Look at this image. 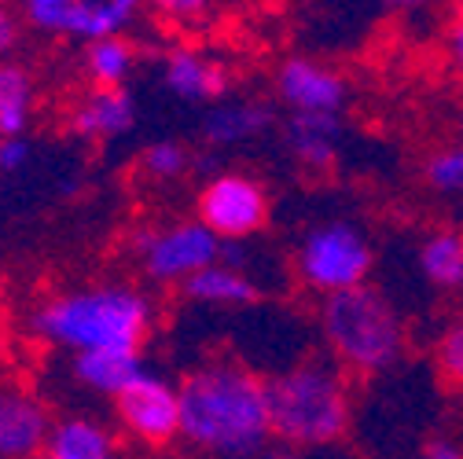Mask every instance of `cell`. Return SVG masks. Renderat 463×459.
<instances>
[{
    "label": "cell",
    "mask_w": 463,
    "mask_h": 459,
    "mask_svg": "<svg viewBox=\"0 0 463 459\" xmlns=\"http://www.w3.org/2000/svg\"><path fill=\"white\" fill-rule=\"evenodd\" d=\"M181 434L228 459H250L272 437L265 379L243 364L217 361L192 371L181 386Z\"/></svg>",
    "instance_id": "6da1fadb"
},
{
    "label": "cell",
    "mask_w": 463,
    "mask_h": 459,
    "mask_svg": "<svg viewBox=\"0 0 463 459\" xmlns=\"http://www.w3.org/2000/svg\"><path fill=\"white\" fill-rule=\"evenodd\" d=\"M151 327V302L133 286L110 283L60 295L33 313V331L60 350L78 353H140Z\"/></svg>",
    "instance_id": "7a4b0ae2"
},
{
    "label": "cell",
    "mask_w": 463,
    "mask_h": 459,
    "mask_svg": "<svg viewBox=\"0 0 463 459\" xmlns=\"http://www.w3.org/2000/svg\"><path fill=\"white\" fill-rule=\"evenodd\" d=\"M272 437L295 448H327L350 426V393L331 361H302L265 379Z\"/></svg>",
    "instance_id": "3957f363"
},
{
    "label": "cell",
    "mask_w": 463,
    "mask_h": 459,
    "mask_svg": "<svg viewBox=\"0 0 463 459\" xmlns=\"http://www.w3.org/2000/svg\"><path fill=\"white\" fill-rule=\"evenodd\" d=\"M320 331L335 361L361 375L386 371L390 364H397L404 350V323L397 309L383 291H375L368 283L324 298Z\"/></svg>",
    "instance_id": "277c9868"
},
{
    "label": "cell",
    "mask_w": 463,
    "mask_h": 459,
    "mask_svg": "<svg viewBox=\"0 0 463 459\" xmlns=\"http://www.w3.org/2000/svg\"><path fill=\"white\" fill-rule=\"evenodd\" d=\"M372 261V247L354 220H324L309 228L295 254L302 283L320 291L324 298L364 286Z\"/></svg>",
    "instance_id": "5b68a950"
},
{
    "label": "cell",
    "mask_w": 463,
    "mask_h": 459,
    "mask_svg": "<svg viewBox=\"0 0 463 459\" xmlns=\"http://www.w3.org/2000/svg\"><path fill=\"white\" fill-rule=\"evenodd\" d=\"M137 254H140L144 272L155 283H188L195 272L217 265L221 239L195 217V220L155 228V232H140Z\"/></svg>",
    "instance_id": "8992f818"
},
{
    "label": "cell",
    "mask_w": 463,
    "mask_h": 459,
    "mask_svg": "<svg viewBox=\"0 0 463 459\" xmlns=\"http://www.w3.org/2000/svg\"><path fill=\"white\" fill-rule=\"evenodd\" d=\"M140 15L137 0H26L23 19L41 33L107 41L122 37Z\"/></svg>",
    "instance_id": "52a82bcc"
},
{
    "label": "cell",
    "mask_w": 463,
    "mask_h": 459,
    "mask_svg": "<svg viewBox=\"0 0 463 459\" xmlns=\"http://www.w3.org/2000/svg\"><path fill=\"white\" fill-rule=\"evenodd\" d=\"M199 220L221 243H243L269 220V195L247 173H221L199 192Z\"/></svg>",
    "instance_id": "ba28073f"
},
{
    "label": "cell",
    "mask_w": 463,
    "mask_h": 459,
    "mask_svg": "<svg viewBox=\"0 0 463 459\" xmlns=\"http://www.w3.org/2000/svg\"><path fill=\"white\" fill-rule=\"evenodd\" d=\"M114 408L126 430L147 445H165L181 434V393L151 371H144L114 397Z\"/></svg>",
    "instance_id": "9c48e42d"
},
{
    "label": "cell",
    "mask_w": 463,
    "mask_h": 459,
    "mask_svg": "<svg viewBox=\"0 0 463 459\" xmlns=\"http://www.w3.org/2000/svg\"><path fill=\"white\" fill-rule=\"evenodd\" d=\"M276 92L295 114H338L345 99L342 78L331 67L309 60V55H291V60L279 63Z\"/></svg>",
    "instance_id": "30bf717a"
},
{
    "label": "cell",
    "mask_w": 463,
    "mask_h": 459,
    "mask_svg": "<svg viewBox=\"0 0 463 459\" xmlns=\"http://www.w3.org/2000/svg\"><path fill=\"white\" fill-rule=\"evenodd\" d=\"M52 423L44 405L19 386L0 382V459H30L44 448Z\"/></svg>",
    "instance_id": "8fae6325"
},
{
    "label": "cell",
    "mask_w": 463,
    "mask_h": 459,
    "mask_svg": "<svg viewBox=\"0 0 463 459\" xmlns=\"http://www.w3.org/2000/svg\"><path fill=\"white\" fill-rule=\"evenodd\" d=\"M137 122V103L126 89H92L71 114V126L85 140H118Z\"/></svg>",
    "instance_id": "7c38bea8"
},
{
    "label": "cell",
    "mask_w": 463,
    "mask_h": 459,
    "mask_svg": "<svg viewBox=\"0 0 463 459\" xmlns=\"http://www.w3.org/2000/svg\"><path fill=\"white\" fill-rule=\"evenodd\" d=\"M162 85L177 99L203 103L228 92V70L195 48H173L162 63Z\"/></svg>",
    "instance_id": "4fadbf2b"
},
{
    "label": "cell",
    "mask_w": 463,
    "mask_h": 459,
    "mask_svg": "<svg viewBox=\"0 0 463 459\" xmlns=\"http://www.w3.org/2000/svg\"><path fill=\"white\" fill-rule=\"evenodd\" d=\"M276 122V110L261 99H232L217 103L203 118V140L210 147H236L258 133H265Z\"/></svg>",
    "instance_id": "5bb4252c"
},
{
    "label": "cell",
    "mask_w": 463,
    "mask_h": 459,
    "mask_svg": "<svg viewBox=\"0 0 463 459\" xmlns=\"http://www.w3.org/2000/svg\"><path fill=\"white\" fill-rule=\"evenodd\" d=\"M342 122L338 114H291L287 118V147L309 169H327L338 155Z\"/></svg>",
    "instance_id": "9a60e30c"
},
{
    "label": "cell",
    "mask_w": 463,
    "mask_h": 459,
    "mask_svg": "<svg viewBox=\"0 0 463 459\" xmlns=\"http://www.w3.org/2000/svg\"><path fill=\"white\" fill-rule=\"evenodd\" d=\"M41 452L44 459H114V441L96 419L71 416L52 423Z\"/></svg>",
    "instance_id": "2e32d148"
},
{
    "label": "cell",
    "mask_w": 463,
    "mask_h": 459,
    "mask_svg": "<svg viewBox=\"0 0 463 459\" xmlns=\"http://www.w3.org/2000/svg\"><path fill=\"white\" fill-rule=\"evenodd\" d=\"M181 291H184V298L203 302V305H250V302H258V283L247 272H236L221 261L195 272L188 283H181Z\"/></svg>",
    "instance_id": "e0dca14e"
},
{
    "label": "cell",
    "mask_w": 463,
    "mask_h": 459,
    "mask_svg": "<svg viewBox=\"0 0 463 459\" xmlns=\"http://www.w3.org/2000/svg\"><path fill=\"white\" fill-rule=\"evenodd\" d=\"M37 103L33 74L23 63H0V140L26 136Z\"/></svg>",
    "instance_id": "ac0fdd59"
},
{
    "label": "cell",
    "mask_w": 463,
    "mask_h": 459,
    "mask_svg": "<svg viewBox=\"0 0 463 459\" xmlns=\"http://www.w3.org/2000/svg\"><path fill=\"white\" fill-rule=\"evenodd\" d=\"M140 375H144L140 353H78L74 357V379L107 397H118Z\"/></svg>",
    "instance_id": "d6986e66"
},
{
    "label": "cell",
    "mask_w": 463,
    "mask_h": 459,
    "mask_svg": "<svg viewBox=\"0 0 463 459\" xmlns=\"http://www.w3.org/2000/svg\"><path fill=\"white\" fill-rule=\"evenodd\" d=\"M420 272L434 286H463V236L459 232H434L420 247Z\"/></svg>",
    "instance_id": "ffe728a7"
},
{
    "label": "cell",
    "mask_w": 463,
    "mask_h": 459,
    "mask_svg": "<svg viewBox=\"0 0 463 459\" xmlns=\"http://www.w3.org/2000/svg\"><path fill=\"white\" fill-rule=\"evenodd\" d=\"M137 52L126 37H107V41H92L85 48V70L96 81V89H122V81L133 74Z\"/></svg>",
    "instance_id": "44dd1931"
},
{
    "label": "cell",
    "mask_w": 463,
    "mask_h": 459,
    "mask_svg": "<svg viewBox=\"0 0 463 459\" xmlns=\"http://www.w3.org/2000/svg\"><path fill=\"white\" fill-rule=\"evenodd\" d=\"M188 162H192V155H188V147L177 144V140H158V144H151V147L144 151V158H140L144 173H147L151 181H177V177H184V173H188Z\"/></svg>",
    "instance_id": "7402d4cb"
},
{
    "label": "cell",
    "mask_w": 463,
    "mask_h": 459,
    "mask_svg": "<svg viewBox=\"0 0 463 459\" xmlns=\"http://www.w3.org/2000/svg\"><path fill=\"white\" fill-rule=\"evenodd\" d=\"M427 181H430V188H438L445 195L463 192V147H445V151L430 155L427 158Z\"/></svg>",
    "instance_id": "603a6c76"
},
{
    "label": "cell",
    "mask_w": 463,
    "mask_h": 459,
    "mask_svg": "<svg viewBox=\"0 0 463 459\" xmlns=\"http://www.w3.org/2000/svg\"><path fill=\"white\" fill-rule=\"evenodd\" d=\"M438 368L452 379V382H463V320H456L441 342H438Z\"/></svg>",
    "instance_id": "cb8c5ba5"
},
{
    "label": "cell",
    "mask_w": 463,
    "mask_h": 459,
    "mask_svg": "<svg viewBox=\"0 0 463 459\" xmlns=\"http://www.w3.org/2000/svg\"><path fill=\"white\" fill-rule=\"evenodd\" d=\"M26 162H30V140L26 136L0 140V177H5V173H19Z\"/></svg>",
    "instance_id": "d4e9b609"
},
{
    "label": "cell",
    "mask_w": 463,
    "mask_h": 459,
    "mask_svg": "<svg viewBox=\"0 0 463 459\" xmlns=\"http://www.w3.org/2000/svg\"><path fill=\"white\" fill-rule=\"evenodd\" d=\"M15 37H19V23H15V12H12L8 5H0V55H5V52H12Z\"/></svg>",
    "instance_id": "484cf974"
},
{
    "label": "cell",
    "mask_w": 463,
    "mask_h": 459,
    "mask_svg": "<svg viewBox=\"0 0 463 459\" xmlns=\"http://www.w3.org/2000/svg\"><path fill=\"white\" fill-rule=\"evenodd\" d=\"M217 261H221V265H228V268H236V272H243V261H247V247H243V243H221V254H217Z\"/></svg>",
    "instance_id": "4316f807"
},
{
    "label": "cell",
    "mask_w": 463,
    "mask_h": 459,
    "mask_svg": "<svg viewBox=\"0 0 463 459\" xmlns=\"http://www.w3.org/2000/svg\"><path fill=\"white\" fill-rule=\"evenodd\" d=\"M423 459H463V452H459L456 445H449V441H434V445L423 452Z\"/></svg>",
    "instance_id": "83f0119b"
},
{
    "label": "cell",
    "mask_w": 463,
    "mask_h": 459,
    "mask_svg": "<svg viewBox=\"0 0 463 459\" xmlns=\"http://www.w3.org/2000/svg\"><path fill=\"white\" fill-rule=\"evenodd\" d=\"M449 52H452V60L463 67V19L452 26V33H449Z\"/></svg>",
    "instance_id": "f1b7e54d"
}]
</instances>
